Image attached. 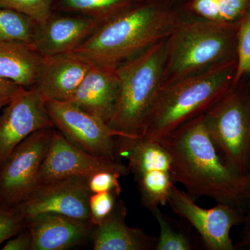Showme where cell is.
Returning a JSON list of instances; mask_svg holds the SVG:
<instances>
[{
    "instance_id": "cell-15",
    "label": "cell",
    "mask_w": 250,
    "mask_h": 250,
    "mask_svg": "<svg viewBox=\"0 0 250 250\" xmlns=\"http://www.w3.org/2000/svg\"><path fill=\"white\" fill-rule=\"evenodd\" d=\"M32 236L31 250H65L91 237L95 225L65 215L44 213L26 221Z\"/></svg>"
},
{
    "instance_id": "cell-7",
    "label": "cell",
    "mask_w": 250,
    "mask_h": 250,
    "mask_svg": "<svg viewBox=\"0 0 250 250\" xmlns=\"http://www.w3.org/2000/svg\"><path fill=\"white\" fill-rule=\"evenodd\" d=\"M54 128L28 136L0 166V207L14 208L36 190Z\"/></svg>"
},
{
    "instance_id": "cell-6",
    "label": "cell",
    "mask_w": 250,
    "mask_h": 250,
    "mask_svg": "<svg viewBox=\"0 0 250 250\" xmlns=\"http://www.w3.org/2000/svg\"><path fill=\"white\" fill-rule=\"evenodd\" d=\"M210 138L225 164L246 175L250 164V93L230 90L205 113Z\"/></svg>"
},
{
    "instance_id": "cell-25",
    "label": "cell",
    "mask_w": 250,
    "mask_h": 250,
    "mask_svg": "<svg viewBox=\"0 0 250 250\" xmlns=\"http://www.w3.org/2000/svg\"><path fill=\"white\" fill-rule=\"evenodd\" d=\"M0 7L26 15L38 24L45 22L53 12L51 0H0Z\"/></svg>"
},
{
    "instance_id": "cell-28",
    "label": "cell",
    "mask_w": 250,
    "mask_h": 250,
    "mask_svg": "<svg viewBox=\"0 0 250 250\" xmlns=\"http://www.w3.org/2000/svg\"><path fill=\"white\" fill-rule=\"evenodd\" d=\"M123 174L116 171L101 170L88 178V185L91 193L115 192L121 195L122 188L119 179Z\"/></svg>"
},
{
    "instance_id": "cell-34",
    "label": "cell",
    "mask_w": 250,
    "mask_h": 250,
    "mask_svg": "<svg viewBox=\"0 0 250 250\" xmlns=\"http://www.w3.org/2000/svg\"><path fill=\"white\" fill-rule=\"evenodd\" d=\"M9 100H0V111L4 108L5 105L6 104L8 103H9Z\"/></svg>"
},
{
    "instance_id": "cell-2",
    "label": "cell",
    "mask_w": 250,
    "mask_h": 250,
    "mask_svg": "<svg viewBox=\"0 0 250 250\" xmlns=\"http://www.w3.org/2000/svg\"><path fill=\"white\" fill-rule=\"evenodd\" d=\"M183 19L172 0H143L103 23L72 52L116 68L167 39Z\"/></svg>"
},
{
    "instance_id": "cell-17",
    "label": "cell",
    "mask_w": 250,
    "mask_h": 250,
    "mask_svg": "<svg viewBox=\"0 0 250 250\" xmlns=\"http://www.w3.org/2000/svg\"><path fill=\"white\" fill-rule=\"evenodd\" d=\"M127 208L118 200L113 213L94 228V250H155L157 238L125 223Z\"/></svg>"
},
{
    "instance_id": "cell-24",
    "label": "cell",
    "mask_w": 250,
    "mask_h": 250,
    "mask_svg": "<svg viewBox=\"0 0 250 250\" xmlns=\"http://www.w3.org/2000/svg\"><path fill=\"white\" fill-rule=\"evenodd\" d=\"M250 73V11L241 20L237 33V65L233 86Z\"/></svg>"
},
{
    "instance_id": "cell-13",
    "label": "cell",
    "mask_w": 250,
    "mask_h": 250,
    "mask_svg": "<svg viewBox=\"0 0 250 250\" xmlns=\"http://www.w3.org/2000/svg\"><path fill=\"white\" fill-rule=\"evenodd\" d=\"M102 24L86 16L52 12L45 22L37 24L31 45L42 57L70 53Z\"/></svg>"
},
{
    "instance_id": "cell-33",
    "label": "cell",
    "mask_w": 250,
    "mask_h": 250,
    "mask_svg": "<svg viewBox=\"0 0 250 250\" xmlns=\"http://www.w3.org/2000/svg\"><path fill=\"white\" fill-rule=\"evenodd\" d=\"M247 187L246 193V211L250 210V164L246 172Z\"/></svg>"
},
{
    "instance_id": "cell-11",
    "label": "cell",
    "mask_w": 250,
    "mask_h": 250,
    "mask_svg": "<svg viewBox=\"0 0 250 250\" xmlns=\"http://www.w3.org/2000/svg\"><path fill=\"white\" fill-rule=\"evenodd\" d=\"M54 127L39 90L21 86L0 113V166L28 136Z\"/></svg>"
},
{
    "instance_id": "cell-27",
    "label": "cell",
    "mask_w": 250,
    "mask_h": 250,
    "mask_svg": "<svg viewBox=\"0 0 250 250\" xmlns=\"http://www.w3.org/2000/svg\"><path fill=\"white\" fill-rule=\"evenodd\" d=\"M217 22L238 24L250 11V0H215Z\"/></svg>"
},
{
    "instance_id": "cell-14",
    "label": "cell",
    "mask_w": 250,
    "mask_h": 250,
    "mask_svg": "<svg viewBox=\"0 0 250 250\" xmlns=\"http://www.w3.org/2000/svg\"><path fill=\"white\" fill-rule=\"evenodd\" d=\"M93 65L73 52L42 57L34 86L45 100L67 101Z\"/></svg>"
},
{
    "instance_id": "cell-22",
    "label": "cell",
    "mask_w": 250,
    "mask_h": 250,
    "mask_svg": "<svg viewBox=\"0 0 250 250\" xmlns=\"http://www.w3.org/2000/svg\"><path fill=\"white\" fill-rule=\"evenodd\" d=\"M37 24L26 15L0 7V42L18 41L32 45Z\"/></svg>"
},
{
    "instance_id": "cell-12",
    "label": "cell",
    "mask_w": 250,
    "mask_h": 250,
    "mask_svg": "<svg viewBox=\"0 0 250 250\" xmlns=\"http://www.w3.org/2000/svg\"><path fill=\"white\" fill-rule=\"evenodd\" d=\"M101 170L116 171L123 176L127 175L130 171L128 166L117 159L95 156L82 150L54 128L50 144L41 167L39 184L69 177L88 179Z\"/></svg>"
},
{
    "instance_id": "cell-35",
    "label": "cell",
    "mask_w": 250,
    "mask_h": 250,
    "mask_svg": "<svg viewBox=\"0 0 250 250\" xmlns=\"http://www.w3.org/2000/svg\"></svg>"
},
{
    "instance_id": "cell-5",
    "label": "cell",
    "mask_w": 250,
    "mask_h": 250,
    "mask_svg": "<svg viewBox=\"0 0 250 250\" xmlns=\"http://www.w3.org/2000/svg\"><path fill=\"white\" fill-rule=\"evenodd\" d=\"M167 39L117 67L119 93L107 123L112 129L141 137L143 121L162 84Z\"/></svg>"
},
{
    "instance_id": "cell-32",
    "label": "cell",
    "mask_w": 250,
    "mask_h": 250,
    "mask_svg": "<svg viewBox=\"0 0 250 250\" xmlns=\"http://www.w3.org/2000/svg\"><path fill=\"white\" fill-rule=\"evenodd\" d=\"M243 229L241 240L237 243L236 248L250 249V210H248L243 220Z\"/></svg>"
},
{
    "instance_id": "cell-8",
    "label": "cell",
    "mask_w": 250,
    "mask_h": 250,
    "mask_svg": "<svg viewBox=\"0 0 250 250\" xmlns=\"http://www.w3.org/2000/svg\"><path fill=\"white\" fill-rule=\"evenodd\" d=\"M45 104L54 127L74 146L93 155L118 159L116 138L132 137L69 102L49 100Z\"/></svg>"
},
{
    "instance_id": "cell-9",
    "label": "cell",
    "mask_w": 250,
    "mask_h": 250,
    "mask_svg": "<svg viewBox=\"0 0 250 250\" xmlns=\"http://www.w3.org/2000/svg\"><path fill=\"white\" fill-rule=\"evenodd\" d=\"M167 204L174 213L186 219L197 230L207 249L236 250L230 232L233 227L243 224L245 208L226 203H218L213 208H202L176 184Z\"/></svg>"
},
{
    "instance_id": "cell-29",
    "label": "cell",
    "mask_w": 250,
    "mask_h": 250,
    "mask_svg": "<svg viewBox=\"0 0 250 250\" xmlns=\"http://www.w3.org/2000/svg\"><path fill=\"white\" fill-rule=\"evenodd\" d=\"M26 228L24 220L13 208L0 207V246Z\"/></svg>"
},
{
    "instance_id": "cell-16",
    "label": "cell",
    "mask_w": 250,
    "mask_h": 250,
    "mask_svg": "<svg viewBox=\"0 0 250 250\" xmlns=\"http://www.w3.org/2000/svg\"><path fill=\"white\" fill-rule=\"evenodd\" d=\"M119 89L117 67L94 64L67 102L108 123L114 111Z\"/></svg>"
},
{
    "instance_id": "cell-26",
    "label": "cell",
    "mask_w": 250,
    "mask_h": 250,
    "mask_svg": "<svg viewBox=\"0 0 250 250\" xmlns=\"http://www.w3.org/2000/svg\"><path fill=\"white\" fill-rule=\"evenodd\" d=\"M119 194L115 192H103L92 193L88 207L90 220L95 226L101 223L113 213L119 200Z\"/></svg>"
},
{
    "instance_id": "cell-18",
    "label": "cell",
    "mask_w": 250,
    "mask_h": 250,
    "mask_svg": "<svg viewBox=\"0 0 250 250\" xmlns=\"http://www.w3.org/2000/svg\"><path fill=\"white\" fill-rule=\"evenodd\" d=\"M42 58L30 44L18 41L0 42V78L24 88H32Z\"/></svg>"
},
{
    "instance_id": "cell-31",
    "label": "cell",
    "mask_w": 250,
    "mask_h": 250,
    "mask_svg": "<svg viewBox=\"0 0 250 250\" xmlns=\"http://www.w3.org/2000/svg\"><path fill=\"white\" fill-rule=\"evenodd\" d=\"M21 87L11 81L0 78V100H11Z\"/></svg>"
},
{
    "instance_id": "cell-21",
    "label": "cell",
    "mask_w": 250,
    "mask_h": 250,
    "mask_svg": "<svg viewBox=\"0 0 250 250\" xmlns=\"http://www.w3.org/2000/svg\"><path fill=\"white\" fill-rule=\"evenodd\" d=\"M141 202L149 211L168 203L169 196L175 183L170 171L152 170L135 177Z\"/></svg>"
},
{
    "instance_id": "cell-1",
    "label": "cell",
    "mask_w": 250,
    "mask_h": 250,
    "mask_svg": "<svg viewBox=\"0 0 250 250\" xmlns=\"http://www.w3.org/2000/svg\"><path fill=\"white\" fill-rule=\"evenodd\" d=\"M159 142L171 159L174 183L194 201L202 197L246 208V175L224 163L206 126L204 114L184 123Z\"/></svg>"
},
{
    "instance_id": "cell-10",
    "label": "cell",
    "mask_w": 250,
    "mask_h": 250,
    "mask_svg": "<svg viewBox=\"0 0 250 250\" xmlns=\"http://www.w3.org/2000/svg\"><path fill=\"white\" fill-rule=\"evenodd\" d=\"M88 179L69 177L38 186L30 197L13 208L24 220L44 213L65 215L91 222L88 202L91 195Z\"/></svg>"
},
{
    "instance_id": "cell-23",
    "label": "cell",
    "mask_w": 250,
    "mask_h": 250,
    "mask_svg": "<svg viewBox=\"0 0 250 250\" xmlns=\"http://www.w3.org/2000/svg\"><path fill=\"white\" fill-rule=\"evenodd\" d=\"M159 224L160 233L157 238L155 250H191L193 245L187 231L164 214L159 207L151 210Z\"/></svg>"
},
{
    "instance_id": "cell-3",
    "label": "cell",
    "mask_w": 250,
    "mask_h": 250,
    "mask_svg": "<svg viewBox=\"0 0 250 250\" xmlns=\"http://www.w3.org/2000/svg\"><path fill=\"white\" fill-rule=\"evenodd\" d=\"M237 61L162 85L148 111L140 136L159 141L205 113L234 88Z\"/></svg>"
},
{
    "instance_id": "cell-30",
    "label": "cell",
    "mask_w": 250,
    "mask_h": 250,
    "mask_svg": "<svg viewBox=\"0 0 250 250\" xmlns=\"http://www.w3.org/2000/svg\"><path fill=\"white\" fill-rule=\"evenodd\" d=\"M32 245V236L27 228L6 241L2 250H31Z\"/></svg>"
},
{
    "instance_id": "cell-19",
    "label": "cell",
    "mask_w": 250,
    "mask_h": 250,
    "mask_svg": "<svg viewBox=\"0 0 250 250\" xmlns=\"http://www.w3.org/2000/svg\"><path fill=\"white\" fill-rule=\"evenodd\" d=\"M116 154L127 160L134 177L152 170L171 172L170 154L159 141L119 136L116 139Z\"/></svg>"
},
{
    "instance_id": "cell-4",
    "label": "cell",
    "mask_w": 250,
    "mask_h": 250,
    "mask_svg": "<svg viewBox=\"0 0 250 250\" xmlns=\"http://www.w3.org/2000/svg\"><path fill=\"white\" fill-rule=\"evenodd\" d=\"M239 23L184 18L167 38L161 85L237 61Z\"/></svg>"
},
{
    "instance_id": "cell-20",
    "label": "cell",
    "mask_w": 250,
    "mask_h": 250,
    "mask_svg": "<svg viewBox=\"0 0 250 250\" xmlns=\"http://www.w3.org/2000/svg\"><path fill=\"white\" fill-rule=\"evenodd\" d=\"M143 0H51L53 12L80 15L101 23L124 12Z\"/></svg>"
}]
</instances>
